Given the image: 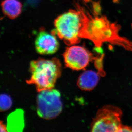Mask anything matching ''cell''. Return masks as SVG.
I'll return each instance as SVG.
<instances>
[{"instance_id":"6da1fadb","label":"cell","mask_w":132,"mask_h":132,"mask_svg":"<svg viewBox=\"0 0 132 132\" xmlns=\"http://www.w3.org/2000/svg\"><path fill=\"white\" fill-rule=\"evenodd\" d=\"M120 26L110 22L105 16L93 17L87 12L80 38L91 40L99 49L104 43H110L132 51V42L119 35Z\"/></svg>"},{"instance_id":"ba28073f","label":"cell","mask_w":132,"mask_h":132,"mask_svg":"<svg viewBox=\"0 0 132 132\" xmlns=\"http://www.w3.org/2000/svg\"><path fill=\"white\" fill-rule=\"evenodd\" d=\"M100 73L88 70L81 74L77 80L78 87L83 91H90L96 87L100 80Z\"/></svg>"},{"instance_id":"7a4b0ae2","label":"cell","mask_w":132,"mask_h":132,"mask_svg":"<svg viewBox=\"0 0 132 132\" xmlns=\"http://www.w3.org/2000/svg\"><path fill=\"white\" fill-rule=\"evenodd\" d=\"M77 10H70L61 14L54 21V31L65 44L71 46L80 43L87 11L79 4Z\"/></svg>"},{"instance_id":"52a82bcc","label":"cell","mask_w":132,"mask_h":132,"mask_svg":"<svg viewBox=\"0 0 132 132\" xmlns=\"http://www.w3.org/2000/svg\"><path fill=\"white\" fill-rule=\"evenodd\" d=\"M56 34L54 30L49 33L41 30L35 40V47L37 53L42 55H49L56 52L59 44Z\"/></svg>"},{"instance_id":"8992f818","label":"cell","mask_w":132,"mask_h":132,"mask_svg":"<svg viewBox=\"0 0 132 132\" xmlns=\"http://www.w3.org/2000/svg\"><path fill=\"white\" fill-rule=\"evenodd\" d=\"M63 56L66 67L75 71L84 70L90 62L96 58L86 48L78 45L66 48Z\"/></svg>"},{"instance_id":"9c48e42d","label":"cell","mask_w":132,"mask_h":132,"mask_svg":"<svg viewBox=\"0 0 132 132\" xmlns=\"http://www.w3.org/2000/svg\"><path fill=\"white\" fill-rule=\"evenodd\" d=\"M1 5L4 14L12 19L18 17L22 12V5L19 0H4Z\"/></svg>"},{"instance_id":"8fae6325","label":"cell","mask_w":132,"mask_h":132,"mask_svg":"<svg viewBox=\"0 0 132 132\" xmlns=\"http://www.w3.org/2000/svg\"><path fill=\"white\" fill-rule=\"evenodd\" d=\"M0 98L1 112H5L10 108L12 105V100L10 96L5 94H2L1 95Z\"/></svg>"},{"instance_id":"7c38bea8","label":"cell","mask_w":132,"mask_h":132,"mask_svg":"<svg viewBox=\"0 0 132 132\" xmlns=\"http://www.w3.org/2000/svg\"><path fill=\"white\" fill-rule=\"evenodd\" d=\"M132 132V127L131 126H127V125H122L121 126V128L120 129L119 132Z\"/></svg>"},{"instance_id":"277c9868","label":"cell","mask_w":132,"mask_h":132,"mask_svg":"<svg viewBox=\"0 0 132 132\" xmlns=\"http://www.w3.org/2000/svg\"><path fill=\"white\" fill-rule=\"evenodd\" d=\"M122 111L116 106L108 105L99 110L91 125L92 132H119L122 126Z\"/></svg>"},{"instance_id":"5b68a950","label":"cell","mask_w":132,"mask_h":132,"mask_svg":"<svg viewBox=\"0 0 132 132\" xmlns=\"http://www.w3.org/2000/svg\"><path fill=\"white\" fill-rule=\"evenodd\" d=\"M60 94L57 90H45L39 92L37 97V112L42 118L52 119L62 111Z\"/></svg>"},{"instance_id":"30bf717a","label":"cell","mask_w":132,"mask_h":132,"mask_svg":"<svg viewBox=\"0 0 132 132\" xmlns=\"http://www.w3.org/2000/svg\"><path fill=\"white\" fill-rule=\"evenodd\" d=\"M8 131H21L24 127V112L18 109L8 118Z\"/></svg>"},{"instance_id":"3957f363","label":"cell","mask_w":132,"mask_h":132,"mask_svg":"<svg viewBox=\"0 0 132 132\" xmlns=\"http://www.w3.org/2000/svg\"><path fill=\"white\" fill-rule=\"evenodd\" d=\"M30 68L31 77L26 80L27 83L35 85L39 92L54 88L62 71L61 63L56 58L33 60L30 62Z\"/></svg>"},{"instance_id":"4fadbf2b","label":"cell","mask_w":132,"mask_h":132,"mask_svg":"<svg viewBox=\"0 0 132 132\" xmlns=\"http://www.w3.org/2000/svg\"><path fill=\"white\" fill-rule=\"evenodd\" d=\"M0 131L1 132H7L8 131L7 126L3 124L2 121H1L0 124Z\"/></svg>"}]
</instances>
